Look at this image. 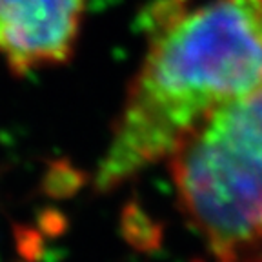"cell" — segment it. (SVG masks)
Returning a JSON list of instances; mask_svg holds the SVG:
<instances>
[{"label":"cell","mask_w":262,"mask_h":262,"mask_svg":"<svg viewBox=\"0 0 262 262\" xmlns=\"http://www.w3.org/2000/svg\"><path fill=\"white\" fill-rule=\"evenodd\" d=\"M166 162L180 213L215 262H262V91L206 117Z\"/></svg>","instance_id":"cell-2"},{"label":"cell","mask_w":262,"mask_h":262,"mask_svg":"<svg viewBox=\"0 0 262 262\" xmlns=\"http://www.w3.org/2000/svg\"><path fill=\"white\" fill-rule=\"evenodd\" d=\"M88 0H0V58L15 75L57 68L75 53Z\"/></svg>","instance_id":"cell-3"},{"label":"cell","mask_w":262,"mask_h":262,"mask_svg":"<svg viewBox=\"0 0 262 262\" xmlns=\"http://www.w3.org/2000/svg\"><path fill=\"white\" fill-rule=\"evenodd\" d=\"M262 91V0H160L95 184L113 189L162 162L206 117Z\"/></svg>","instance_id":"cell-1"}]
</instances>
